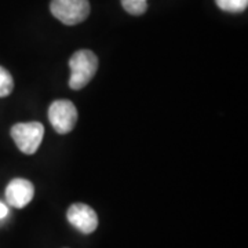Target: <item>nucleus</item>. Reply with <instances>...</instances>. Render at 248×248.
I'll use <instances>...</instances> for the list:
<instances>
[{
    "label": "nucleus",
    "instance_id": "f257e3e1",
    "mask_svg": "<svg viewBox=\"0 0 248 248\" xmlns=\"http://www.w3.org/2000/svg\"><path fill=\"white\" fill-rule=\"evenodd\" d=\"M69 68H71L69 87L72 90L84 89L97 73V55L90 50H79L71 57Z\"/></svg>",
    "mask_w": 248,
    "mask_h": 248
},
{
    "label": "nucleus",
    "instance_id": "f03ea898",
    "mask_svg": "<svg viewBox=\"0 0 248 248\" xmlns=\"http://www.w3.org/2000/svg\"><path fill=\"white\" fill-rule=\"evenodd\" d=\"M10 134L19 151L25 155H33L43 141L45 127L39 122L17 123L11 127Z\"/></svg>",
    "mask_w": 248,
    "mask_h": 248
},
{
    "label": "nucleus",
    "instance_id": "7ed1b4c3",
    "mask_svg": "<svg viewBox=\"0 0 248 248\" xmlns=\"http://www.w3.org/2000/svg\"><path fill=\"white\" fill-rule=\"evenodd\" d=\"M51 14L65 25H78L90 16L89 0H51Z\"/></svg>",
    "mask_w": 248,
    "mask_h": 248
},
{
    "label": "nucleus",
    "instance_id": "20e7f679",
    "mask_svg": "<svg viewBox=\"0 0 248 248\" xmlns=\"http://www.w3.org/2000/svg\"><path fill=\"white\" fill-rule=\"evenodd\" d=\"M48 120L58 134L71 133L78 123V109L68 99L54 101L48 108Z\"/></svg>",
    "mask_w": 248,
    "mask_h": 248
},
{
    "label": "nucleus",
    "instance_id": "39448f33",
    "mask_svg": "<svg viewBox=\"0 0 248 248\" xmlns=\"http://www.w3.org/2000/svg\"><path fill=\"white\" fill-rule=\"evenodd\" d=\"M66 218L72 226H75L78 231L84 234L93 233L98 226L97 213L87 204H72L66 213Z\"/></svg>",
    "mask_w": 248,
    "mask_h": 248
},
{
    "label": "nucleus",
    "instance_id": "423d86ee",
    "mask_svg": "<svg viewBox=\"0 0 248 248\" xmlns=\"http://www.w3.org/2000/svg\"><path fill=\"white\" fill-rule=\"evenodd\" d=\"M35 196V187L32 182L24 178H16L10 181L6 187V199L11 207L16 208H24L32 202Z\"/></svg>",
    "mask_w": 248,
    "mask_h": 248
},
{
    "label": "nucleus",
    "instance_id": "0eeeda50",
    "mask_svg": "<svg viewBox=\"0 0 248 248\" xmlns=\"http://www.w3.org/2000/svg\"><path fill=\"white\" fill-rule=\"evenodd\" d=\"M215 3L226 13H243L248 6V0H215Z\"/></svg>",
    "mask_w": 248,
    "mask_h": 248
},
{
    "label": "nucleus",
    "instance_id": "6e6552de",
    "mask_svg": "<svg viewBox=\"0 0 248 248\" xmlns=\"http://www.w3.org/2000/svg\"><path fill=\"white\" fill-rule=\"evenodd\" d=\"M122 6L131 16H142L148 10V0H122Z\"/></svg>",
    "mask_w": 248,
    "mask_h": 248
},
{
    "label": "nucleus",
    "instance_id": "1a4fd4ad",
    "mask_svg": "<svg viewBox=\"0 0 248 248\" xmlns=\"http://www.w3.org/2000/svg\"><path fill=\"white\" fill-rule=\"evenodd\" d=\"M14 89V80L7 69L0 66V98L7 97Z\"/></svg>",
    "mask_w": 248,
    "mask_h": 248
},
{
    "label": "nucleus",
    "instance_id": "9d476101",
    "mask_svg": "<svg viewBox=\"0 0 248 248\" xmlns=\"http://www.w3.org/2000/svg\"><path fill=\"white\" fill-rule=\"evenodd\" d=\"M7 215H9V207H7L4 203H1V202H0V221H1V219H4Z\"/></svg>",
    "mask_w": 248,
    "mask_h": 248
}]
</instances>
